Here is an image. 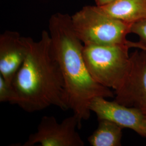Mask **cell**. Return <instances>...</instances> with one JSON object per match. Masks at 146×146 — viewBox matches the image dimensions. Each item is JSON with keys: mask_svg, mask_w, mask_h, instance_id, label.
<instances>
[{"mask_svg": "<svg viewBox=\"0 0 146 146\" xmlns=\"http://www.w3.org/2000/svg\"><path fill=\"white\" fill-rule=\"evenodd\" d=\"M81 125L75 115L60 123L52 116H44L34 133L29 136L22 146H84L78 129Z\"/></svg>", "mask_w": 146, "mask_h": 146, "instance_id": "5b68a950", "label": "cell"}, {"mask_svg": "<svg viewBox=\"0 0 146 146\" xmlns=\"http://www.w3.org/2000/svg\"><path fill=\"white\" fill-rule=\"evenodd\" d=\"M26 55L11 82L15 104L27 113L55 106L69 110L62 74L50 48L49 32L43 31L35 41L23 37Z\"/></svg>", "mask_w": 146, "mask_h": 146, "instance_id": "6da1fadb", "label": "cell"}, {"mask_svg": "<svg viewBox=\"0 0 146 146\" xmlns=\"http://www.w3.org/2000/svg\"><path fill=\"white\" fill-rule=\"evenodd\" d=\"M130 58L129 72L120 88L114 91V100L146 114V50L137 49L130 54Z\"/></svg>", "mask_w": 146, "mask_h": 146, "instance_id": "8992f818", "label": "cell"}, {"mask_svg": "<svg viewBox=\"0 0 146 146\" xmlns=\"http://www.w3.org/2000/svg\"><path fill=\"white\" fill-rule=\"evenodd\" d=\"M48 29L51 50L62 74L69 110L82 125L83 121L90 118L92 100L115 95L110 89L98 83L89 73L83 54L84 44L74 31L70 16L54 14Z\"/></svg>", "mask_w": 146, "mask_h": 146, "instance_id": "7a4b0ae2", "label": "cell"}, {"mask_svg": "<svg viewBox=\"0 0 146 146\" xmlns=\"http://www.w3.org/2000/svg\"><path fill=\"white\" fill-rule=\"evenodd\" d=\"M73 29L84 45L127 44L132 24L104 14L97 5H87L71 16Z\"/></svg>", "mask_w": 146, "mask_h": 146, "instance_id": "3957f363", "label": "cell"}, {"mask_svg": "<svg viewBox=\"0 0 146 146\" xmlns=\"http://www.w3.org/2000/svg\"><path fill=\"white\" fill-rule=\"evenodd\" d=\"M130 47L116 45H84V61L93 78L114 91L123 84L131 67Z\"/></svg>", "mask_w": 146, "mask_h": 146, "instance_id": "277c9868", "label": "cell"}, {"mask_svg": "<svg viewBox=\"0 0 146 146\" xmlns=\"http://www.w3.org/2000/svg\"><path fill=\"white\" fill-rule=\"evenodd\" d=\"M91 111L98 120H110L123 128H129L144 137L143 125L146 114L141 110L120 104L116 101H110L103 97H96L89 105Z\"/></svg>", "mask_w": 146, "mask_h": 146, "instance_id": "52a82bcc", "label": "cell"}, {"mask_svg": "<svg viewBox=\"0 0 146 146\" xmlns=\"http://www.w3.org/2000/svg\"><path fill=\"white\" fill-rule=\"evenodd\" d=\"M26 55L23 37L17 31H5L0 35V75L11 84Z\"/></svg>", "mask_w": 146, "mask_h": 146, "instance_id": "ba28073f", "label": "cell"}, {"mask_svg": "<svg viewBox=\"0 0 146 146\" xmlns=\"http://www.w3.org/2000/svg\"><path fill=\"white\" fill-rule=\"evenodd\" d=\"M131 33L137 35L139 37V41L137 42L146 46V17L132 24Z\"/></svg>", "mask_w": 146, "mask_h": 146, "instance_id": "7c38bea8", "label": "cell"}, {"mask_svg": "<svg viewBox=\"0 0 146 146\" xmlns=\"http://www.w3.org/2000/svg\"><path fill=\"white\" fill-rule=\"evenodd\" d=\"M98 7L107 15L130 24L146 17V0H114Z\"/></svg>", "mask_w": 146, "mask_h": 146, "instance_id": "9c48e42d", "label": "cell"}, {"mask_svg": "<svg viewBox=\"0 0 146 146\" xmlns=\"http://www.w3.org/2000/svg\"><path fill=\"white\" fill-rule=\"evenodd\" d=\"M143 131H144V137H146V114L144 125H143Z\"/></svg>", "mask_w": 146, "mask_h": 146, "instance_id": "9a60e30c", "label": "cell"}, {"mask_svg": "<svg viewBox=\"0 0 146 146\" xmlns=\"http://www.w3.org/2000/svg\"><path fill=\"white\" fill-rule=\"evenodd\" d=\"M98 120V128L88 137L89 145L92 146H121L123 128L110 120Z\"/></svg>", "mask_w": 146, "mask_h": 146, "instance_id": "30bf717a", "label": "cell"}, {"mask_svg": "<svg viewBox=\"0 0 146 146\" xmlns=\"http://www.w3.org/2000/svg\"><path fill=\"white\" fill-rule=\"evenodd\" d=\"M114 0H95L96 5L97 6H103L108 4L110 2Z\"/></svg>", "mask_w": 146, "mask_h": 146, "instance_id": "5bb4252c", "label": "cell"}, {"mask_svg": "<svg viewBox=\"0 0 146 146\" xmlns=\"http://www.w3.org/2000/svg\"><path fill=\"white\" fill-rule=\"evenodd\" d=\"M128 44L129 47L131 48H135L137 49H144L146 50V46H143L141 44L139 43L138 42H133L131 41H128Z\"/></svg>", "mask_w": 146, "mask_h": 146, "instance_id": "4fadbf2b", "label": "cell"}, {"mask_svg": "<svg viewBox=\"0 0 146 146\" xmlns=\"http://www.w3.org/2000/svg\"><path fill=\"white\" fill-rule=\"evenodd\" d=\"M13 99V90L11 84L0 75V102H8L11 104Z\"/></svg>", "mask_w": 146, "mask_h": 146, "instance_id": "8fae6325", "label": "cell"}]
</instances>
